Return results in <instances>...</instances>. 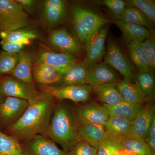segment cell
I'll return each mask as SVG.
<instances>
[{
    "label": "cell",
    "mask_w": 155,
    "mask_h": 155,
    "mask_svg": "<svg viewBox=\"0 0 155 155\" xmlns=\"http://www.w3.org/2000/svg\"><path fill=\"white\" fill-rule=\"evenodd\" d=\"M56 99L52 95L40 92L28 106L19 120L8 127V135L19 141H24L46 133Z\"/></svg>",
    "instance_id": "6da1fadb"
},
{
    "label": "cell",
    "mask_w": 155,
    "mask_h": 155,
    "mask_svg": "<svg viewBox=\"0 0 155 155\" xmlns=\"http://www.w3.org/2000/svg\"><path fill=\"white\" fill-rule=\"evenodd\" d=\"M80 123L76 110L62 104H55L45 135L60 145L68 153L79 142Z\"/></svg>",
    "instance_id": "7a4b0ae2"
},
{
    "label": "cell",
    "mask_w": 155,
    "mask_h": 155,
    "mask_svg": "<svg viewBox=\"0 0 155 155\" xmlns=\"http://www.w3.org/2000/svg\"><path fill=\"white\" fill-rule=\"evenodd\" d=\"M72 16L75 35L84 46L101 28L110 22L93 10L81 6L72 8Z\"/></svg>",
    "instance_id": "3957f363"
},
{
    "label": "cell",
    "mask_w": 155,
    "mask_h": 155,
    "mask_svg": "<svg viewBox=\"0 0 155 155\" xmlns=\"http://www.w3.org/2000/svg\"><path fill=\"white\" fill-rule=\"evenodd\" d=\"M28 15L14 0H0V33L21 29L28 25Z\"/></svg>",
    "instance_id": "277c9868"
},
{
    "label": "cell",
    "mask_w": 155,
    "mask_h": 155,
    "mask_svg": "<svg viewBox=\"0 0 155 155\" xmlns=\"http://www.w3.org/2000/svg\"><path fill=\"white\" fill-rule=\"evenodd\" d=\"M40 88L41 92L52 95L56 99L70 100L75 103L88 101L92 90L91 86L86 84L58 86L40 85Z\"/></svg>",
    "instance_id": "5b68a950"
},
{
    "label": "cell",
    "mask_w": 155,
    "mask_h": 155,
    "mask_svg": "<svg viewBox=\"0 0 155 155\" xmlns=\"http://www.w3.org/2000/svg\"><path fill=\"white\" fill-rule=\"evenodd\" d=\"M104 60L105 63L117 70L124 79L130 81L134 79V67L119 45L113 40L108 41Z\"/></svg>",
    "instance_id": "8992f818"
},
{
    "label": "cell",
    "mask_w": 155,
    "mask_h": 155,
    "mask_svg": "<svg viewBox=\"0 0 155 155\" xmlns=\"http://www.w3.org/2000/svg\"><path fill=\"white\" fill-rule=\"evenodd\" d=\"M35 86L20 81L12 76L0 78V95L13 97L29 102L38 94Z\"/></svg>",
    "instance_id": "52a82bcc"
},
{
    "label": "cell",
    "mask_w": 155,
    "mask_h": 155,
    "mask_svg": "<svg viewBox=\"0 0 155 155\" xmlns=\"http://www.w3.org/2000/svg\"><path fill=\"white\" fill-rule=\"evenodd\" d=\"M108 30V26H103L84 45L86 56L81 62L86 67L99 63L104 56Z\"/></svg>",
    "instance_id": "ba28073f"
},
{
    "label": "cell",
    "mask_w": 155,
    "mask_h": 155,
    "mask_svg": "<svg viewBox=\"0 0 155 155\" xmlns=\"http://www.w3.org/2000/svg\"><path fill=\"white\" fill-rule=\"evenodd\" d=\"M24 141L25 144L22 145L28 155H67L45 135H36Z\"/></svg>",
    "instance_id": "9c48e42d"
},
{
    "label": "cell",
    "mask_w": 155,
    "mask_h": 155,
    "mask_svg": "<svg viewBox=\"0 0 155 155\" xmlns=\"http://www.w3.org/2000/svg\"><path fill=\"white\" fill-rule=\"evenodd\" d=\"M28 104L25 100L6 97L0 104V119L8 127L19 120L28 107Z\"/></svg>",
    "instance_id": "30bf717a"
},
{
    "label": "cell",
    "mask_w": 155,
    "mask_h": 155,
    "mask_svg": "<svg viewBox=\"0 0 155 155\" xmlns=\"http://www.w3.org/2000/svg\"><path fill=\"white\" fill-rule=\"evenodd\" d=\"M118 81L116 72L104 62L93 64L87 67L86 84L91 87L116 83Z\"/></svg>",
    "instance_id": "8fae6325"
},
{
    "label": "cell",
    "mask_w": 155,
    "mask_h": 155,
    "mask_svg": "<svg viewBox=\"0 0 155 155\" xmlns=\"http://www.w3.org/2000/svg\"><path fill=\"white\" fill-rule=\"evenodd\" d=\"M49 41L52 45L61 51L75 56L80 54V42L76 36L69 33L66 28L53 31L50 34Z\"/></svg>",
    "instance_id": "7c38bea8"
},
{
    "label": "cell",
    "mask_w": 155,
    "mask_h": 155,
    "mask_svg": "<svg viewBox=\"0 0 155 155\" xmlns=\"http://www.w3.org/2000/svg\"><path fill=\"white\" fill-rule=\"evenodd\" d=\"M76 112L80 124L104 125L109 118L105 107L95 102L87 103L81 106Z\"/></svg>",
    "instance_id": "4fadbf2b"
},
{
    "label": "cell",
    "mask_w": 155,
    "mask_h": 155,
    "mask_svg": "<svg viewBox=\"0 0 155 155\" xmlns=\"http://www.w3.org/2000/svg\"><path fill=\"white\" fill-rule=\"evenodd\" d=\"M34 64L32 77L34 81L40 85L57 86L67 69L58 68L47 64Z\"/></svg>",
    "instance_id": "5bb4252c"
},
{
    "label": "cell",
    "mask_w": 155,
    "mask_h": 155,
    "mask_svg": "<svg viewBox=\"0 0 155 155\" xmlns=\"http://www.w3.org/2000/svg\"><path fill=\"white\" fill-rule=\"evenodd\" d=\"M75 56L64 52L42 50L34 56V64H47L61 69H66L78 63Z\"/></svg>",
    "instance_id": "9a60e30c"
},
{
    "label": "cell",
    "mask_w": 155,
    "mask_h": 155,
    "mask_svg": "<svg viewBox=\"0 0 155 155\" xmlns=\"http://www.w3.org/2000/svg\"><path fill=\"white\" fill-rule=\"evenodd\" d=\"M67 16L66 3L62 0H47L43 5V17L49 26L59 25Z\"/></svg>",
    "instance_id": "2e32d148"
},
{
    "label": "cell",
    "mask_w": 155,
    "mask_h": 155,
    "mask_svg": "<svg viewBox=\"0 0 155 155\" xmlns=\"http://www.w3.org/2000/svg\"><path fill=\"white\" fill-rule=\"evenodd\" d=\"M19 55V61L11 74L12 76L22 82L35 85L32 73L34 56L24 50Z\"/></svg>",
    "instance_id": "e0dca14e"
},
{
    "label": "cell",
    "mask_w": 155,
    "mask_h": 155,
    "mask_svg": "<svg viewBox=\"0 0 155 155\" xmlns=\"http://www.w3.org/2000/svg\"><path fill=\"white\" fill-rule=\"evenodd\" d=\"M106 132L104 125L80 124L78 134L79 142H83L97 149L105 138Z\"/></svg>",
    "instance_id": "ac0fdd59"
},
{
    "label": "cell",
    "mask_w": 155,
    "mask_h": 155,
    "mask_svg": "<svg viewBox=\"0 0 155 155\" xmlns=\"http://www.w3.org/2000/svg\"><path fill=\"white\" fill-rule=\"evenodd\" d=\"M104 126L107 135L118 141L131 133L132 121L119 117H109Z\"/></svg>",
    "instance_id": "d6986e66"
},
{
    "label": "cell",
    "mask_w": 155,
    "mask_h": 155,
    "mask_svg": "<svg viewBox=\"0 0 155 155\" xmlns=\"http://www.w3.org/2000/svg\"><path fill=\"white\" fill-rule=\"evenodd\" d=\"M117 141L120 149L130 155H147L153 152L144 139L133 134L130 133Z\"/></svg>",
    "instance_id": "ffe728a7"
},
{
    "label": "cell",
    "mask_w": 155,
    "mask_h": 155,
    "mask_svg": "<svg viewBox=\"0 0 155 155\" xmlns=\"http://www.w3.org/2000/svg\"><path fill=\"white\" fill-rule=\"evenodd\" d=\"M154 107H144L142 110L132 121L131 133L143 139L147 136L149 128L155 115Z\"/></svg>",
    "instance_id": "44dd1931"
},
{
    "label": "cell",
    "mask_w": 155,
    "mask_h": 155,
    "mask_svg": "<svg viewBox=\"0 0 155 155\" xmlns=\"http://www.w3.org/2000/svg\"><path fill=\"white\" fill-rule=\"evenodd\" d=\"M117 86L124 101L131 104H143L147 101V97L141 89L131 81L124 79L117 82Z\"/></svg>",
    "instance_id": "7402d4cb"
},
{
    "label": "cell",
    "mask_w": 155,
    "mask_h": 155,
    "mask_svg": "<svg viewBox=\"0 0 155 155\" xmlns=\"http://www.w3.org/2000/svg\"><path fill=\"white\" fill-rule=\"evenodd\" d=\"M92 90L107 105L115 106L124 101L117 87V82L93 87Z\"/></svg>",
    "instance_id": "603a6c76"
},
{
    "label": "cell",
    "mask_w": 155,
    "mask_h": 155,
    "mask_svg": "<svg viewBox=\"0 0 155 155\" xmlns=\"http://www.w3.org/2000/svg\"><path fill=\"white\" fill-rule=\"evenodd\" d=\"M109 117H116L132 121L144 108L140 104H131L124 101L116 105L110 106L104 104Z\"/></svg>",
    "instance_id": "cb8c5ba5"
},
{
    "label": "cell",
    "mask_w": 155,
    "mask_h": 155,
    "mask_svg": "<svg viewBox=\"0 0 155 155\" xmlns=\"http://www.w3.org/2000/svg\"><path fill=\"white\" fill-rule=\"evenodd\" d=\"M116 24L122 31L123 38L127 44L130 42L137 41L142 42L150 35L149 29L136 24L126 23L116 20Z\"/></svg>",
    "instance_id": "d4e9b609"
},
{
    "label": "cell",
    "mask_w": 155,
    "mask_h": 155,
    "mask_svg": "<svg viewBox=\"0 0 155 155\" xmlns=\"http://www.w3.org/2000/svg\"><path fill=\"white\" fill-rule=\"evenodd\" d=\"M87 67L82 62L67 68L60 83L57 86L86 84Z\"/></svg>",
    "instance_id": "484cf974"
},
{
    "label": "cell",
    "mask_w": 155,
    "mask_h": 155,
    "mask_svg": "<svg viewBox=\"0 0 155 155\" xmlns=\"http://www.w3.org/2000/svg\"><path fill=\"white\" fill-rule=\"evenodd\" d=\"M128 46L130 58L140 73L150 70L148 57L141 42L134 41L130 42Z\"/></svg>",
    "instance_id": "4316f807"
},
{
    "label": "cell",
    "mask_w": 155,
    "mask_h": 155,
    "mask_svg": "<svg viewBox=\"0 0 155 155\" xmlns=\"http://www.w3.org/2000/svg\"><path fill=\"white\" fill-rule=\"evenodd\" d=\"M116 20L140 25L150 30L153 29L154 27L153 23L141 11L131 6H127L121 16Z\"/></svg>",
    "instance_id": "83f0119b"
},
{
    "label": "cell",
    "mask_w": 155,
    "mask_h": 155,
    "mask_svg": "<svg viewBox=\"0 0 155 155\" xmlns=\"http://www.w3.org/2000/svg\"><path fill=\"white\" fill-rule=\"evenodd\" d=\"M0 155H28L20 141L0 131Z\"/></svg>",
    "instance_id": "f1b7e54d"
},
{
    "label": "cell",
    "mask_w": 155,
    "mask_h": 155,
    "mask_svg": "<svg viewBox=\"0 0 155 155\" xmlns=\"http://www.w3.org/2000/svg\"><path fill=\"white\" fill-rule=\"evenodd\" d=\"M2 40L27 45L30 44L31 40L38 37V35L33 31L19 29L18 30L2 32L0 33Z\"/></svg>",
    "instance_id": "f546056e"
},
{
    "label": "cell",
    "mask_w": 155,
    "mask_h": 155,
    "mask_svg": "<svg viewBox=\"0 0 155 155\" xmlns=\"http://www.w3.org/2000/svg\"><path fill=\"white\" fill-rule=\"evenodd\" d=\"M134 79L136 84L141 89L147 98L153 96L155 91V78L153 70L143 73H140L134 76Z\"/></svg>",
    "instance_id": "4dcf8cb0"
},
{
    "label": "cell",
    "mask_w": 155,
    "mask_h": 155,
    "mask_svg": "<svg viewBox=\"0 0 155 155\" xmlns=\"http://www.w3.org/2000/svg\"><path fill=\"white\" fill-rule=\"evenodd\" d=\"M19 59V54H12L5 51L0 52V78L4 75L12 73Z\"/></svg>",
    "instance_id": "1f68e13d"
},
{
    "label": "cell",
    "mask_w": 155,
    "mask_h": 155,
    "mask_svg": "<svg viewBox=\"0 0 155 155\" xmlns=\"http://www.w3.org/2000/svg\"><path fill=\"white\" fill-rule=\"evenodd\" d=\"M128 5L135 7L141 11L152 23L155 22V2L151 0H129Z\"/></svg>",
    "instance_id": "d6a6232c"
},
{
    "label": "cell",
    "mask_w": 155,
    "mask_h": 155,
    "mask_svg": "<svg viewBox=\"0 0 155 155\" xmlns=\"http://www.w3.org/2000/svg\"><path fill=\"white\" fill-rule=\"evenodd\" d=\"M103 3L116 20L119 19L128 6L127 1L122 0H104L103 1Z\"/></svg>",
    "instance_id": "836d02e7"
},
{
    "label": "cell",
    "mask_w": 155,
    "mask_h": 155,
    "mask_svg": "<svg viewBox=\"0 0 155 155\" xmlns=\"http://www.w3.org/2000/svg\"><path fill=\"white\" fill-rule=\"evenodd\" d=\"M150 35L141 43L146 51L151 69L154 70L155 67V32L153 29L150 30Z\"/></svg>",
    "instance_id": "e575fe53"
},
{
    "label": "cell",
    "mask_w": 155,
    "mask_h": 155,
    "mask_svg": "<svg viewBox=\"0 0 155 155\" xmlns=\"http://www.w3.org/2000/svg\"><path fill=\"white\" fill-rule=\"evenodd\" d=\"M67 155H97V149L90 145L79 142L75 145L70 151L67 153Z\"/></svg>",
    "instance_id": "d590c367"
},
{
    "label": "cell",
    "mask_w": 155,
    "mask_h": 155,
    "mask_svg": "<svg viewBox=\"0 0 155 155\" xmlns=\"http://www.w3.org/2000/svg\"><path fill=\"white\" fill-rule=\"evenodd\" d=\"M1 44L3 51L12 54H19L23 51L25 45L17 43L2 40Z\"/></svg>",
    "instance_id": "8d00e7d4"
},
{
    "label": "cell",
    "mask_w": 155,
    "mask_h": 155,
    "mask_svg": "<svg viewBox=\"0 0 155 155\" xmlns=\"http://www.w3.org/2000/svg\"><path fill=\"white\" fill-rule=\"evenodd\" d=\"M110 141L106 134L105 138L100 144L97 149V155H111L110 147Z\"/></svg>",
    "instance_id": "74e56055"
},
{
    "label": "cell",
    "mask_w": 155,
    "mask_h": 155,
    "mask_svg": "<svg viewBox=\"0 0 155 155\" xmlns=\"http://www.w3.org/2000/svg\"><path fill=\"white\" fill-rule=\"evenodd\" d=\"M17 2L22 6L25 11L29 13H32L36 5V1L33 0H17Z\"/></svg>",
    "instance_id": "f35d334b"
},
{
    "label": "cell",
    "mask_w": 155,
    "mask_h": 155,
    "mask_svg": "<svg viewBox=\"0 0 155 155\" xmlns=\"http://www.w3.org/2000/svg\"><path fill=\"white\" fill-rule=\"evenodd\" d=\"M147 138H155V116L152 120L148 132Z\"/></svg>",
    "instance_id": "ab89813d"
},
{
    "label": "cell",
    "mask_w": 155,
    "mask_h": 155,
    "mask_svg": "<svg viewBox=\"0 0 155 155\" xmlns=\"http://www.w3.org/2000/svg\"><path fill=\"white\" fill-rule=\"evenodd\" d=\"M147 144L152 151L155 152V138H147Z\"/></svg>",
    "instance_id": "60d3db41"
},
{
    "label": "cell",
    "mask_w": 155,
    "mask_h": 155,
    "mask_svg": "<svg viewBox=\"0 0 155 155\" xmlns=\"http://www.w3.org/2000/svg\"><path fill=\"white\" fill-rule=\"evenodd\" d=\"M145 155H155V152H152L150 153L149 154Z\"/></svg>",
    "instance_id": "b9f144b4"
}]
</instances>
